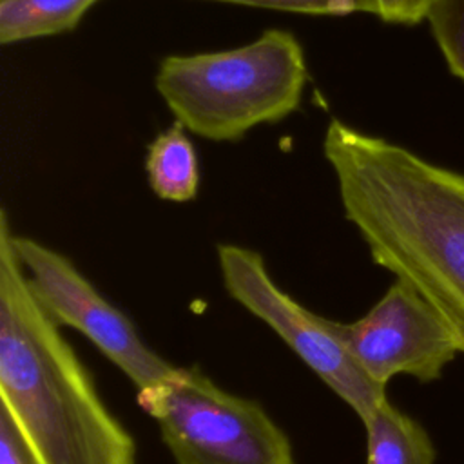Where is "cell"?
<instances>
[{"mask_svg": "<svg viewBox=\"0 0 464 464\" xmlns=\"http://www.w3.org/2000/svg\"><path fill=\"white\" fill-rule=\"evenodd\" d=\"M323 154L372 261L410 283L464 353V174L337 118Z\"/></svg>", "mask_w": 464, "mask_h": 464, "instance_id": "obj_1", "label": "cell"}, {"mask_svg": "<svg viewBox=\"0 0 464 464\" xmlns=\"http://www.w3.org/2000/svg\"><path fill=\"white\" fill-rule=\"evenodd\" d=\"M36 301L0 212V399L33 464H136V440Z\"/></svg>", "mask_w": 464, "mask_h": 464, "instance_id": "obj_2", "label": "cell"}, {"mask_svg": "<svg viewBox=\"0 0 464 464\" xmlns=\"http://www.w3.org/2000/svg\"><path fill=\"white\" fill-rule=\"evenodd\" d=\"M306 82L303 45L283 29L227 51L165 56L156 72L176 121L210 141H237L285 120L299 109Z\"/></svg>", "mask_w": 464, "mask_h": 464, "instance_id": "obj_3", "label": "cell"}, {"mask_svg": "<svg viewBox=\"0 0 464 464\" xmlns=\"http://www.w3.org/2000/svg\"><path fill=\"white\" fill-rule=\"evenodd\" d=\"M176 464H295L286 431L252 399L218 386L196 366H174L138 390Z\"/></svg>", "mask_w": 464, "mask_h": 464, "instance_id": "obj_4", "label": "cell"}, {"mask_svg": "<svg viewBox=\"0 0 464 464\" xmlns=\"http://www.w3.org/2000/svg\"><path fill=\"white\" fill-rule=\"evenodd\" d=\"M216 250L227 294L268 324L364 424L388 399L386 388L355 362L335 332V321L310 312L281 290L257 250L234 243H219Z\"/></svg>", "mask_w": 464, "mask_h": 464, "instance_id": "obj_5", "label": "cell"}, {"mask_svg": "<svg viewBox=\"0 0 464 464\" xmlns=\"http://www.w3.org/2000/svg\"><path fill=\"white\" fill-rule=\"evenodd\" d=\"M13 246L36 301L58 326L85 335L138 390L172 373L174 364L141 339L134 323L111 304L69 257L16 232Z\"/></svg>", "mask_w": 464, "mask_h": 464, "instance_id": "obj_6", "label": "cell"}, {"mask_svg": "<svg viewBox=\"0 0 464 464\" xmlns=\"http://www.w3.org/2000/svg\"><path fill=\"white\" fill-rule=\"evenodd\" d=\"M335 332L362 372L384 388L395 375H411L422 384L437 381L460 352L450 324L397 277L362 317L335 321Z\"/></svg>", "mask_w": 464, "mask_h": 464, "instance_id": "obj_7", "label": "cell"}, {"mask_svg": "<svg viewBox=\"0 0 464 464\" xmlns=\"http://www.w3.org/2000/svg\"><path fill=\"white\" fill-rule=\"evenodd\" d=\"M145 172L152 192L165 201H192L199 188V165L187 129L176 121L147 147Z\"/></svg>", "mask_w": 464, "mask_h": 464, "instance_id": "obj_8", "label": "cell"}, {"mask_svg": "<svg viewBox=\"0 0 464 464\" xmlns=\"http://www.w3.org/2000/svg\"><path fill=\"white\" fill-rule=\"evenodd\" d=\"M362 426L366 464H435L437 451L428 431L388 399Z\"/></svg>", "mask_w": 464, "mask_h": 464, "instance_id": "obj_9", "label": "cell"}, {"mask_svg": "<svg viewBox=\"0 0 464 464\" xmlns=\"http://www.w3.org/2000/svg\"><path fill=\"white\" fill-rule=\"evenodd\" d=\"M98 0H0V44L72 31Z\"/></svg>", "mask_w": 464, "mask_h": 464, "instance_id": "obj_10", "label": "cell"}, {"mask_svg": "<svg viewBox=\"0 0 464 464\" xmlns=\"http://www.w3.org/2000/svg\"><path fill=\"white\" fill-rule=\"evenodd\" d=\"M426 20L448 69L464 80V0H437Z\"/></svg>", "mask_w": 464, "mask_h": 464, "instance_id": "obj_11", "label": "cell"}, {"mask_svg": "<svg viewBox=\"0 0 464 464\" xmlns=\"http://www.w3.org/2000/svg\"><path fill=\"white\" fill-rule=\"evenodd\" d=\"M225 4H239L252 7H265L297 14L321 16H346L355 13L373 14L372 0H210Z\"/></svg>", "mask_w": 464, "mask_h": 464, "instance_id": "obj_12", "label": "cell"}, {"mask_svg": "<svg viewBox=\"0 0 464 464\" xmlns=\"http://www.w3.org/2000/svg\"><path fill=\"white\" fill-rule=\"evenodd\" d=\"M373 14L386 24L415 25L428 18L437 0H372Z\"/></svg>", "mask_w": 464, "mask_h": 464, "instance_id": "obj_13", "label": "cell"}, {"mask_svg": "<svg viewBox=\"0 0 464 464\" xmlns=\"http://www.w3.org/2000/svg\"><path fill=\"white\" fill-rule=\"evenodd\" d=\"M0 464H33L16 430L0 411Z\"/></svg>", "mask_w": 464, "mask_h": 464, "instance_id": "obj_14", "label": "cell"}]
</instances>
